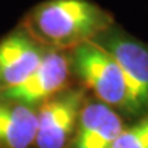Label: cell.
Returning <instances> with one entry per match:
<instances>
[{"mask_svg": "<svg viewBox=\"0 0 148 148\" xmlns=\"http://www.w3.org/2000/svg\"><path fill=\"white\" fill-rule=\"evenodd\" d=\"M111 148H148V112L136 125L123 129Z\"/></svg>", "mask_w": 148, "mask_h": 148, "instance_id": "cell-9", "label": "cell"}, {"mask_svg": "<svg viewBox=\"0 0 148 148\" xmlns=\"http://www.w3.org/2000/svg\"><path fill=\"white\" fill-rule=\"evenodd\" d=\"M37 112L30 107L0 97V147L29 148L34 143Z\"/></svg>", "mask_w": 148, "mask_h": 148, "instance_id": "cell-8", "label": "cell"}, {"mask_svg": "<svg viewBox=\"0 0 148 148\" xmlns=\"http://www.w3.org/2000/svg\"><path fill=\"white\" fill-rule=\"evenodd\" d=\"M121 116L101 101L82 106L71 148H111L123 130Z\"/></svg>", "mask_w": 148, "mask_h": 148, "instance_id": "cell-7", "label": "cell"}, {"mask_svg": "<svg viewBox=\"0 0 148 148\" xmlns=\"http://www.w3.org/2000/svg\"><path fill=\"white\" fill-rule=\"evenodd\" d=\"M119 66L130 95V114L148 112V44L112 26L93 40Z\"/></svg>", "mask_w": 148, "mask_h": 148, "instance_id": "cell-3", "label": "cell"}, {"mask_svg": "<svg viewBox=\"0 0 148 148\" xmlns=\"http://www.w3.org/2000/svg\"><path fill=\"white\" fill-rule=\"evenodd\" d=\"M85 103L82 89L59 92L42 103L37 112V148H64L75 132L81 108Z\"/></svg>", "mask_w": 148, "mask_h": 148, "instance_id": "cell-4", "label": "cell"}, {"mask_svg": "<svg viewBox=\"0 0 148 148\" xmlns=\"http://www.w3.org/2000/svg\"><path fill=\"white\" fill-rule=\"evenodd\" d=\"M70 66L99 101L130 114V95L123 74L99 44L88 41L73 48Z\"/></svg>", "mask_w": 148, "mask_h": 148, "instance_id": "cell-2", "label": "cell"}, {"mask_svg": "<svg viewBox=\"0 0 148 148\" xmlns=\"http://www.w3.org/2000/svg\"><path fill=\"white\" fill-rule=\"evenodd\" d=\"M70 60L59 49H49L44 53L32 74L23 82L0 93V97L30 107L44 103L63 89L69 79Z\"/></svg>", "mask_w": 148, "mask_h": 148, "instance_id": "cell-5", "label": "cell"}, {"mask_svg": "<svg viewBox=\"0 0 148 148\" xmlns=\"http://www.w3.org/2000/svg\"><path fill=\"white\" fill-rule=\"evenodd\" d=\"M25 26L40 44L73 49L111 29L114 18L90 0H47L29 12Z\"/></svg>", "mask_w": 148, "mask_h": 148, "instance_id": "cell-1", "label": "cell"}, {"mask_svg": "<svg viewBox=\"0 0 148 148\" xmlns=\"http://www.w3.org/2000/svg\"><path fill=\"white\" fill-rule=\"evenodd\" d=\"M45 52L27 32H15L4 37L0 41V93L23 82Z\"/></svg>", "mask_w": 148, "mask_h": 148, "instance_id": "cell-6", "label": "cell"}]
</instances>
